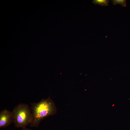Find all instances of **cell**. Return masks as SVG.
Masks as SVG:
<instances>
[{
    "instance_id": "1",
    "label": "cell",
    "mask_w": 130,
    "mask_h": 130,
    "mask_svg": "<svg viewBox=\"0 0 130 130\" xmlns=\"http://www.w3.org/2000/svg\"><path fill=\"white\" fill-rule=\"evenodd\" d=\"M32 120L30 126L38 127L41 121L49 116L57 113V109L54 103L50 97L42 99L37 103L31 104Z\"/></svg>"
},
{
    "instance_id": "2",
    "label": "cell",
    "mask_w": 130,
    "mask_h": 130,
    "mask_svg": "<svg viewBox=\"0 0 130 130\" xmlns=\"http://www.w3.org/2000/svg\"><path fill=\"white\" fill-rule=\"evenodd\" d=\"M13 122L17 128H25L31 123L32 116L31 108L27 104L20 103L12 111Z\"/></svg>"
},
{
    "instance_id": "3",
    "label": "cell",
    "mask_w": 130,
    "mask_h": 130,
    "mask_svg": "<svg viewBox=\"0 0 130 130\" xmlns=\"http://www.w3.org/2000/svg\"><path fill=\"white\" fill-rule=\"evenodd\" d=\"M13 122L12 111L5 109L0 112V128H5Z\"/></svg>"
},
{
    "instance_id": "4",
    "label": "cell",
    "mask_w": 130,
    "mask_h": 130,
    "mask_svg": "<svg viewBox=\"0 0 130 130\" xmlns=\"http://www.w3.org/2000/svg\"><path fill=\"white\" fill-rule=\"evenodd\" d=\"M110 1L108 0H93V3L95 5L106 6L108 5Z\"/></svg>"
},
{
    "instance_id": "5",
    "label": "cell",
    "mask_w": 130,
    "mask_h": 130,
    "mask_svg": "<svg viewBox=\"0 0 130 130\" xmlns=\"http://www.w3.org/2000/svg\"><path fill=\"white\" fill-rule=\"evenodd\" d=\"M111 1L114 5L119 4L124 7H125L126 5L127 2L125 0H111Z\"/></svg>"
},
{
    "instance_id": "6",
    "label": "cell",
    "mask_w": 130,
    "mask_h": 130,
    "mask_svg": "<svg viewBox=\"0 0 130 130\" xmlns=\"http://www.w3.org/2000/svg\"><path fill=\"white\" fill-rule=\"evenodd\" d=\"M21 130H31L30 129L26 128H22Z\"/></svg>"
}]
</instances>
